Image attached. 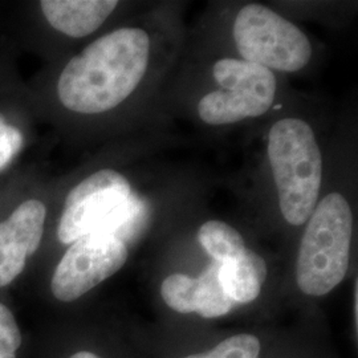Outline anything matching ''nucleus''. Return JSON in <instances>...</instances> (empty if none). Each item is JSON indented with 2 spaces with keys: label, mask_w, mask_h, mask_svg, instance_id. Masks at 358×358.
Returning <instances> with one entry per match:
<instances>
[{
  "label": "nucleus",
  "mask_w": 358,
  "mask_h": 358,
  "mask_svg": "<svg viewBox=\"0 0 358 358\" xmlns=\"http://www.w3.org/2000/svg\"><path fill=\"white\" fill-rule=\"evenodd\" d=\"M150 35L122 27L92 41L65 64L57 97L78 115H101L120 106L140 87L150 63Z\"/></svg>",
  "instance_id": "obj_1"
},
{
  "label": "nucleus",
  "mask_w": 358,
  "mask_h": 358,
  "mask_svg": "<svg viewBox=\"0 0 358 358\" xmlns=\"http://www.w3.org/2000/svg\"><path fill=\"white\" fill-rule=\"evenodd\" d=\"M143 206L128 178L113 169H101L68 192L57 236L72 244L87 235H109L129 241L141 230Z\"/></svg>",
  "instance_id": "obj_2"
},
{
  "label": "nucleus",
  "mask_w": 358,
  "mask_h": 358,
  "mask_svg": "<svg viewBox=\"0 0 358 358\" xmlns=\"http://www.w3.org/2000/svg\"><path fill=\"white\" fill-rule=\"evenodd\" d=\"M267 155L285 222L304 226L319 202L322 155L315 131L307 121L287 117L268 133Z\"/></svg>",
  "instance_id": "obj_3"
},
{
  "label": "nucleus",
  "mask_w": 358,
  "mask_h": 358,
  "mask_svg": "<svg viewBox=\"0 0 358 358\" xmlns=\"http://www.w3.org/2000/svg\"><path fill=\"white\" fill-rule=\"evenodd\" d=\"M353 213L345 196L331 192L308 219L296 260V282L307 296L331 294L350 264Z\"/></svg>",
  "instance_id": "obj_4"
},
{
  "label": "nucleus",
  "mask_w": 358,
  "mask_h": 358,
  "mask_svg": "<svg viewBox=\"0 0 358 358\" xmlns=\"http://www.w3.org/2000/svg\"><path fill=\"white\" fill-rule=\"evenodd\" d=\"M232 36L242 60L271 72L294 73L312 59L307 35L267 6L251 3L236 13Z\"/></svg>",
  "instance_id": "obj_5"
},
{
  "label": "nucleus",
  "mask_w": 358,
  "mask_h": 358,
  "mask_svg": "<svg viewBox=\"0 0 358 358\" xmlns=\"http://www.w3.org/2000/svg\"><path fill=\"white\" fill-rule=\"evenodd\" d=\"M213 76L217 90L198 103L199 118L207 125H230L266 115L276 99L278 80L273 72L242 59H220Z\"/></svg>",
  "instance_id": "obj_6"
},
{
  "label": "nucleus",
  "mask_w": 358,
  "mask_h": 358,
  "mask_svg": "<svg viewBox=\"0 0 358 358\" xmlns=\"http://www.w3.org/2000/svg\"><path fill=\"white\" fill-rule=\"evenodd\" d=\"M128 257V245L115 236H83L71 244L55 269L52 294L59 301H75L112 278Z\"/></svg>",
  "instance_id": "obj_7"
},
{
  "label": "nucleus",
  "mask_w": 358,
  "mask_h": 358,
  "mask_svg": "<svg viewBox=\"0 0 358 358\" xmlns=\"http://www.w3.org/2000/svg\"><path fill=\"white\" fill-rule=\"evenodd\" d=\"M45 217L47 207L41 201L27 199L0 222V287L11 284L38 251Z\"/></svg>",
  "instance_id": "obj_8"
},
{
  "label": "nucleus",
  "mask_w": 358,
  "mask_h": 358,
  "mask_svg": "<svg viewBox=\"0 0 358 358\" xmlns=\"http://www.w3.org/2000/svg\"><path fill=\"white\" fill-rule=\"evenodd\" d=\"M118 7L115 0H44L41 13L50 26L69 38L96 32Z\"/></svg>",
  "instance_id": "obj_9"
},
{
  "label": "nucleus",
  "mask_w": 358,
  "mask_h": 358,
  "mask_svg": "<svg viewBox=\"0 0 358 358\" xmlns=\"http://www.w3.org/2000/svg\"><path fill=\"white\" fill-rule=\"evenodd\" d=\"M268 268L266 260L248 250L238 259L219 264V282L234 304H250L255 301L267 280Z\"/></svg>",
  "instance_id": "obj_10"
},
{
  "label": "nucleus",
  "mask_w": 358,
  "mask_h": 358,
  "mask_svg": "<svg viewBox=\"0 0 358 358\" xmlns=\"http://www.w3.org/2000/svg\"><path fill=\"white\" fill-rule=\"evenodd\" d=\"M196 236L206 254L219 264L238 259L247 251L241 232L222 220H207Z\"/></svg>",
  "instance_id": "obj_11"
},
{
  "label": "nucleus",
  "mask_w": 358,
  "mask_h": 358,
  "mask_svg": "<svg viewBox=\"0 0 358 358\" xmlns=\"http://www.w3.org/2000/svg\"><path fill=\"white\" fill-rule=\"evenodd\" d=\"M219 263L213 262L198 276V294L195 313L203 319L227 316L235 307L219 282Z\"/></svg>",
  "instance_id": "obj_12"
},
{
  "label": "nucleus",
  "mask_w": 358,
  "mask_h": 358,
  "mask_svg": "<svg viewBox=\"0 0 358 358\" xmlns=\"http://www.w3.org/2000/svg\"><path fill=\"white\" fill-rule=\"evenodd\" d=\"M198 278L186 273H171L161 284V296L167 307L180 315L195 313Z\"/></svg>",
  "instance_id": "obj_13"
},
{
  "label": "nucleus",
  "mask_w": 358,
  "mask_h": 358,
  "mask_svg": "<svg viewBox=\"0 0 358 358\" xmlns=\"http://www.w3.org/2000/svg\"><path fill=\"white\" fill-rule=\"evenodd\" d=\"M260 352L262 344L255 334L242 333L224 338L210 350L182 358H260Z\"/></svg>",
  "instance_id": "obj_14"
},
{
  "label": "nucleus",
  "mask_w": 358,
  "mask_h": 358,
  "mask_svg": "<svg viewBox=\"0 0 358 358\" xmlns=\"http://www.w3.org/2000/svg\"><path fill=\"white\" fill-rule=\"evenodd\" d=\"M23 146L24 136L22 130L0 115V173L13 164Z\"/></svg>",
  "instance_id": "obj_15"
},
{
  "label": "nucleus",
  "mask_w": 358,
  "mask_h": 358,
  "mask_svg": "<svg viewBox=\"0 0 358 358\" xmlns=\"http://www.w3.org/2000/svg\"><path fill=\"white\" fill-rule=\"evenodd\" d=\"M22 334L13 312L0 303V358H16Z\"/></svg>",
  "instance_id": "obj_16"
},
{
  "label": "nucleus",
  "mask_w": 358,
  "mask_h": 358,
  "mask_svg": "<svg viewBox=\"0 0 358 358\" xmlns=\"http://www.w3.org/2000/svg\"><path fill=\"white\" fill-rule=\"evenodd\" d=\"M69 358H101L92 352H87V350H83V352H78L76 355H73L72 357Z\"/></svg>",
  "instance_id": "obj_17"
}]
</instances>
